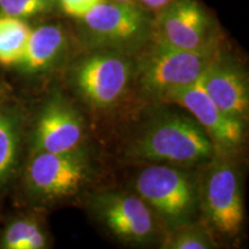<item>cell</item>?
Instances as JSON below:
<instances>
[{
  "instance_id": "cell-1",
  "label": "cell",
  "mask_w": 249,
  "mask_h": 249,
  "mask_svg": "<svg viewBox=\"0 0 249 249\" xmlns=\"http://www.w3.org/2000/svg\"><path fill=\"white\" fill-rule=\"evenodd\" d=\"M213 61L209 46L182 50L156 42L140 65V83L150 93L165 97L172 90L195 82Z\"/></svg>"
},
{
  "instance_id": "cell-2",
  "label": "cell",
  "mask_w": 249,
  "mask_h": 249,
  "mask_svg": "<svg viewBox=\"0 0 249 249\" xmlns=\"http://www.w3.org/2000/svg\"><path fill=\"white\" fill-rule=\"evenodd\" d=\"M135 154L152 160L193 163L210 157L213 144L194 121L170 117L147 130L136 144Z\"/></svg>"
},
{
  "instance_id": "cell-3",
  "label": "cell",
  "mask_w": 249,
  "mask_h": 249,
  "mask_svg": "<svg viewBox=\"0 0 249 249\" xmlns=\"http://www.w3.org/2000/svg\"><path fill=\"white\" fill-rule=\"evenodd\" d=\"M136 191L140 196L164 216L178 219L193 207L194 195L185 174L172 167H147L139 174Z\"/></svg>"
},
{
  "instance_id": "cell-4",
  "label": "cell",
  "mask_w": 249,
  "mask_h": 249,
  "mask_svg": "<svg viewBox=\"0 0 249 249\" xmlns=\"http://www.w3.org/2000/svg\"><path fill=\"white\" fill-rule=\"evenodd\" d=\"M130 77V65L114 54H96L81 62L75 80L82 95L96 107H107L120 98Z\"/></svg>"
},
{
  "instance_id": "cell-5",
  "label": "cell",
  "mask_w": 249,
  "mask_h": 249,
  "mask_svg": "<svg viewBox=\"0 0 249 249\" xmlns=\"http://www.w3.org/2000/svg\"><path fill=\"white\" fill-rule=\"evenodd\" d=\"M209 20L194 0H176L156 21V42L182 50L207 48Z\"/></svg>"
},
{
  "instance_id": "cell-6",
  "label": "cell",
  "mask_w": 249,
  "mask_h": 249,
  "mask_svg": "<svg viewBox=\"0 0 249 249\" xmlns=\"http://www.w3.org/2000/svg\"><path fill=\"white\" fill-rule=\"evenodd\" d=\"M31 187L50 197L75 193L86 179V165L75 152L53 154L40 151L28 169Z\"/></svg>"
},
{
  "instance_id": "cell-7",
  "label": "cell",
  "mask_w": 249,
  "mask_h": 249,
  "mask_svg": "<svg viewBox=\"0 0 249 249\" xmlns=\"http://www.w3.org/2000/svg\"><path fill=\"white\" fill-rule=\"evenodd\" d=\"M200 77L191 85L172 90L165 98L191 112L220 143L226 145L238 144L244 134L242 119L229 116L220 110L204 91Z\"/></svg>"
},
{
  "instance_id": "cell-8",
  "label": "cell",
  "mask_w": 249,
  "mask_h": 249,
  "mask_svg": "<svg viewBox=\"0 0 249 249\" xmlns=\"http://www.w3.org/2000/svg\"><path fill=\"white\" fill-rule=\"evenodd\" d=\"M205 203L213 225L225 234L234 235L244 220L239 179L234 170L227 165L211 172L205 187Z\"/></svg>"
},
{
  "instance_id": "cell-9",
  "label": "cell",
  "mask_w": 249,
  "mask_h": 249,
  "mask_svg": "<svg viewBox=\"0 0 249 249\" xmlns=\"http://www.w3.org/2000/svg\"><path fill=\"white\" fill-rule=\"evenodd\" d=\"M101 214L114 234L126 240L143 241L154 231L147 203L132 195H107L101 198Z\"/></svg>"
},
{
  "instance_id": "cell-10",
  "label": "cell",
  "mask_w": 249,
  "mask_h": 249,
  "mask_svg": "<svg viewBox=\"0 0 249 249\" xmlns=\"http://www.w3.org/2000/svg\"><path fill=\"white\" fill-rule=\"evenodd\" d=\"M90 30L107 39L126 42L141 36L147 18L139 8L127 2H99L82 17Z\"/></svg>"
},
{
  "instance_id": "cell-11",
  "label": "cell",
  "mask_w": 249,
  "mask_h": 249,
  "mask_svg": "<svg viewBox=\"0 0 249 249\" xmlns=\"http://www.w3.org/2000/svg\"><path fill=\"white\" fill-rule=\"evenodd\" d=\"M82 139L79 114L64 105H52L42 114L36 130L39 151L67 154L75 152Z\"/></svg>"
},
{
  "instance_id": "cell-12",
  "label": "cell",
  "mask_w": 249,
  "mask_h": 249,
  "mask_svg": "<svg viewBox=\"0 0 249 249\" xmlns=\"http://www.w3.org/2000/svg\"><path fill=\"white\" fill-rule=\"evenodd\" d=\"M200 79L204 91L220 110L229 116L242 119L248 110V91L240 73L213 61Z\"/></svg>"
},
{
  "instance_id": "cell-13",
  "label": "cell",
  "mask_w": 249,
  "mask_h": 249,
  "mask_svg": "<svg viewBox=\"0 0 249 249\" xmlns=\"http://www.w3.org/2000/svg\"><path fill=\"white\" fill-rule=\"evenodd\" d=\"M64 33L57 26H43L31 30L20 64L30 71L44 70L60 53Z\"/></svg>"
},
{
  "instance_id": "cell-14",
  "label": "cell",
  "mask_w": 249,
  "mask_h": 249,
  "mask_svg": "<svg viewBox=\"0 0 249 249\" xmlns=\"http://www.w3.org/2000/svg\"><path fill=\"white\" fill-rule=\"evenodd\" d=\"M31 29L21 18H0V64H20Z\"/></svg>"
},
{
  "instance_id": "cell-15",
  "label": "cell",
  "mask_w": 249,
  "mask_h": 249,
  "mask_svg": "<svg viewBox=\"0 0 249 249\" xmlns=\"http://www.w3.org/2000/svg\"><path fill=\"white\" fill-rule=\"evenodd\" d=\"M17 132L13 121L0 116V180L13 167L17 156Z\"/></svg>"
},
{
  "instance_id": "cell-16",
  "label": "cell",
  "mask_w": 249,
  "mask_h": 249,
  "mask_svg": "<svg viewBox=\"0 0 249 249\" xmlns=\"http://www.w3.org/2000/svg\"><path fill=\"white\" fill-rule=\"evenodd\" d=\"M50 0H0V11L7 17L27 18L46 11Z\"/></svg>"
},
{
  "instance_id": "cell-17",
  "label": "cell",
  "mask_w": 249,
  "mask_h": 249,
  "mask_svg": "<svg viewBox=\"0 0 249 249\" xmlns=\"http://www.w3.org/2000/svg\"><path fill=\"white\" fill-rule=\"evenodd\" d=\"M39 227L30 220H18L8 227L4 236V247L7 249H26V245L34 232Z\"/></svg>"
},
{
  "instance_id": "cell-18",
  "label": "cell",
  "mask_w": 249,
  "mask_h": 249,
  "mask_svg": "<svg viewBox=\"0 0 249 249\" xmlns=\"http://www.w3.org/2000/svg\"><path fill=\"white\" fill-rule=\"evenodd\" d=\"M173 249H207L210 247L209 241L200 232L187 231L181 233L171 242Z\"/></svg>"
},
{
  "instance_id": "cell-19",
  "label": "cell",
  "mask_w": 249,
  "mask_h": 249,
  "mask_svg": "<svg viewBox=\"0 0 249 249\" xmlns=\"http://www.w3.org/2000/svg\"><path fill=\"white\" fill-rule=\"evenodd\" d=\"M102 1L103 0H60V4L66 14L82 18L87 12Z\"/></svg>"
},
{
  "instance_id": "cell-20",
  "label": "cell",
  "mask_w": 249,
  "mask_h": 249,
  "mask_svg": "<svg viewBox=\"0 0 249 249\" xmlns=\"http://www.w3.org/2000/svg\"><path fill=\"white\" fill-rule=\"evenodd\" d=\"M45 246V235L38 229L31 234L26 245V249H39Z\"/></svg>"
},
{
  "instance_id": "cell-21",
  "label": "cell",
  "mask_w": 249,
  "mask_h": 249,
  "mask_svg": "<svg viewBox=\"0 0 249 249\" xmlns=\"http://www.w3.org/2000/svg\"><path fill=\"white\" fill-rule=\"evenodd\" d=\"M141 1L151 9H163L170 4L171 0H141Z\"/></svg>"
},
{
  "instance_id": "cell-22",
  "label": "cell",
  "mask_w": 249,
  "mask_h": 249,
  "mask_svg": "<svg viewBox=\"0 0 249 249\" xmlns=\"http://www.w3.org/2000/svg\"><path fill=\"white\" fill-rule=\"evenodd\" d=\"M114 1H117V2H127V4H130V1H133V0H114Z\"/></svg>"
}]
</instances>
